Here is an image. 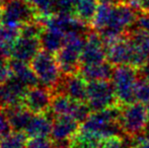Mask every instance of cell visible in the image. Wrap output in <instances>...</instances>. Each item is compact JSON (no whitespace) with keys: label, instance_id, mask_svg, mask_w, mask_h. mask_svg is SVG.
I'll return each instance as SVG.
<instances>
[{"label":"cell","instance_id":"1","mask_svg":"<svg viewBox=\"0 0 149 148\" xmlns=\"http://www.w3.org/2000/svg\"><path fill=\"white\" fill-rule=\"evenodd\" d=\"M121 105H117L97 112H91L81 124V128L100 135L104 138L114 135L124 136L120 126Z\"/></svg>","mask_w":149,"mask_h":148},{"label":"cell","instance_id":"2","mask_svg":"<svg viewBox=\"0 0 149 148\" xmlns=\"http://www.w3.org/2000/svg\"><path fill=\"white\" fill-rule=\"evenodd\" d=\"M149 119V108L139 101L121 105L120 126L124 136L130 139L146 132Z\"/></svg>","mask_w":149,"mask_h":148},{"label":"cell","instance_id":"3","mask_svg":"<svg viewBox=\"0 0 149 148\" xmlns=\"http://www.w3.org/2000/svg\"><path fill=\"white\" fill-rule=\"evenodd\" d=\"M30 64L39 79L40 84L48 87L54 92L63 76L55 54L41 50Z\"/></svg>","mask_w":149,"mask_h":148},{"label":"cell","instance_id":"4","mask_svg":"<svg viewBox=\"0 0 149 148\" xmlns=\"http://www.w3.org/2000/svg\"><path fill=\"white\" fill-rule=\"evenodd\" d=\"M112 83L120 105L136 101L135 86L138 80V69L131 65H118L114 67Z\"/></svg>","mask_w":149,"mask_h":148},{"label":"cell","instance_id":"5","mask_svg":"<svg viewBox=\"0 0 149 148\" xmlns=\"http://www.w3.org/2000/svg\"><path fill=\"white\" fill-rule=\"evenodd\" d=\"M39 18L36 8L26 0H6L2 5L1 24L20 28L24 24Z\"/></svg>","mask_w":149,"mask_h":148},{"label":"cell","instance_id":"6","mask_svg":"<svg viewBox=\"0 0 149 148\" xmlns=\"http://www.w3.org/2000/svg\"><path fill=\"white\" fill-rule=\"evenodd\" d=\"M87 104L91 112H97L120 105L117 101L112 80L89 81L87 85Z\"/></svg>","mask_w":149,"mask_h":148},{"label":"cell","instance_id":"7","mask_svg":"<svg viewBox=\"0 0 149 148\" xmlns=\"http://www.w3.org/2000/svg\"><path fill=\"white\" fill-rule=\"evenodd\" d=\"M30 87L15 76L11 75L0 85V108L24 106V99Z\"/></svg>","mask_w":149,"mask_h":148},{"label":"cell","instance_id":"8","mask_svg":"<svg viewBox=\"0 0 149 148\" xmlns=\"http://www.w3.org/2000/svg\"><path fill=\"white\" fill-rule=\"evenodd\" d=\"M107 61V49L97 31L90 28L81 53V66L95 65Z\"/></svg>","mask_w":149,"mask_h":148},{"label":"cell","instance_id":"9","mask_svg":"<svg viewBox=\"0 0 149 148\" xmlns=\"http://www.w3.org/2000/svg\"><path fill=\"white\" fill-rule=\"evenodd\" d=\"M87 85L88 81L80 73L63 75L54 93H63L74 101L87 103Z\"/></svg>","mask_w":149,"mask_h":148},{"label":"cell","instance_id":"10","mask_svg":"<svg viewBox=\"0 0 149 148\" xmlns=\"http://www.w3.org/2000/svg\"><path fill=\"white\" fill-rule=\"evenodd\" d=\"M54 92L42 84L30 87L24 99V107L33 114H45L51 109Z\"/></svg>","mask_w":149,"mask_h":148},{"label":"cell","instance_id":"11","mask_svg":"<svg viewBox=\"0 0 149 148\" xmlns=\"http://www.w3.org/2000/svg\"><path fill=\"white\" fill-rule=\"evenodd\" d=\"M81 124L71 116H55L50 138L56 145H68L70 138L80 129Z\"/></svg>","mask_w":149,"mask_h":148},{"label":"cell","instance_id":"12","mask_svg":"<svg viewBox=\"0 0 149 148\" xmlns=\"http://www.w3.org/2000/svg\"><path fill=\"white\" fill-rule=\"evenodd\" d=\"M106 49L107 60L112 65H131L133 59V48L126 35L106 45Z\"/></svg>","mask_w":149,"mask_h":148},{"label":"cell","instance_id":"13","mask_svg":"<svg viewBox=\"0 0 149 148\" xmlns=\"http://www.w3.org/2000/svg\"><path fill=\"white\" fill-rule=\"evenodd\" d=\"M41 50L42 46L40 38L24 37L19 35V37L11 46L9 58L31 63V60Z\"/></svg>","mask_w":149,"mask_h":148},{"label":"cell","instance_id":"14","mask_svg":"<svg viewBox=\"0 0 149 148\" xmlns=\"http://www.w3.org/2000/svg\"><path fill=\"white\" fill-rule=\"evenodd\" d=\"M54 115L51 112L35 114L24 133L31 137H50L53 126Z\"/></svg>","mask_w":149,"mask_h":148},{"label":"cell","instance_id":"15","mask_svg":"<svg viewBox=\"0 0 149 148\" xmlns=\"http://www.w3.org/2000/svg\"><path fill=\"white\" fill-rule=\"evenodd\" d=\"M104 138L91 131L84 130L80 127L70 138L68 145L70 148H102Z\"/></svg>","mask_w":149,"mask_h":148},{"label":"cell","instance_id":"16","mask_svg":"<svg viewBox=\"0 0 149 148\" xmlns=\"http://www.w3.org/2000/svg\"><path fill=\"white\" fill-rule=\"evenodd\" d=\"M8 120L12 127V130L17 132H24L28 126L30 125L33 115L31 111H29L24 106L11 107L4 109Z\"/></svg>","mask_w":149,"mask_h":148},{"label":"cell","instance_id":"17","mask_svg":"<svg viewBox=\"0 0 149 148\" xmlns=\"http://www.w3.org/2000/svg\"><path fill=\"white\" fill-rule=\"evenodd\" d=\"M114 67L115 66L107 60L100 64L81 66L79 73L88 82L94 80H111L114 72Z\"/></svg>","mask_w":149,"mask_h":148},{"label":"cell","instance_id":"18","mask_svg":"<svg viewBox=\"0 0 149 148\" xmlns=\"http://www.w3.org/2000/svg\"><path fill=\"white\" fill-rule=\"evenodd\" d=\"M9 65L11 68L12 75L22 81L29 87L40 84L39 79L36 76L30 63L15 59H9Z\"/></svg>","mask_w":149,"mask_h":148},{"label":"cell","instance_id":"19","mask_svg":"<svg viewBox=\"0 0 149 148\" xmlns=\"http://www.w3.org/2000/svg\"><path fill=\"white\" fill-rule=\"evenodd\" d=\"M80 101H74L63 93H54L50 112L55 116L73 117Z\"/></svg>","mask_w":149,"mask_h":148},{"label":"cell","instance_id":"20","mask_svg":"<svg viewBox=\"0 0 149 148\" xmlns=\"http://www.w3.org/2000/svg\"><path fill=\"white\" fill-rule=\"evenodd\" d=\"M97 0H78L74 8L73 15L82 24L91 28L98 8Z\"/></svg>","mask_w":149,"mask_h":148},{"label":"cell","instance_id":"21","mask_svg":"<svg viewBox=\"0 0 149 148\" xmlns=\"http://www.w3.org/2000/svg\"><path fill=\"white\" fill-rule=\"evenodd\" d=\"M42 50L50 52L52 54H57L64 46L65 35L51 28H45L43 34L40 37Z\"/></svg>","mask_w":149,"mask_h":148},{"label":"cell","instance_id":"22","mask_svg":"<svg viewBox=\"0 0 149 148\" xmlns=\"http://www.w3.org/2000/svg\"><path fill=\"white\" fill-rule=\"evenodd\" d=\"M29 136L24 132L12 131L0 140V148H28Z\"/></svg>","mask_w":149,"mask_h":148},{"label":"cell","instance_id":"23","mask_svg":"<svg viewBox=\"0 0 149 148\" xmlns=\"http://www.w3.org/2000/svg\"><path fill=\"white\" fill-rule=\"evenodd\" d=\"M26 1L36 8L39 14V18L54 14L56 0H26Z\"/></svg>","mask_w":149,"mask_h":148},{"label":"cell","instance_id":"24","mask_svg":"<svg viewBox=\"0 0 149 148\" xmlns=\"http://www.w3.org/2000/svg\"><path fill=\"white\" fill-rule=\"evenodd\" d=\"M135 99L149 107V80L138 75V80L135 86Z\"/></svg>","mask_w":149,"mask_h":148},{"label":"cell","instance_id":"25","mask_svg":"<svg viewBox=\"0 0 149 148\" xmlns=\"http://www.w3.org/2000/svg\"><path fill=\"white\" fill-rule=\"evenodd\" d=\"M128 31H141L149 33V12L139 10L135 22Z\"/></svg>","mask_w":149,"mask_h":148},{"label":"cell","instance_id":"26","mask_svg":"<svg viewBox=\"0 0 149 148\" xmlns=\"http://www.w3.org/2000/svg\"><path fill=\"white\" fill-rule=\"evenodd\" d=\"M55 143L50 137H31L28 140V148H53Z\"/></svg>","mask_w":149,"mask_h":148},{"label":"cell","instance_id":"27","mask_svg":"<svg viewBox=\"0 0 149 148\" xmlns=\"http://www.w3.org/2000/svg\"><path fill=\"white\" fill-rule=\"evenodd\" d=\"M12 127L4 109L0 108V140L12 132Z\"/></svg>","mask_w":149,"mask_h":148},{"label":"cell","instance_id":"28","mask_svg":"<svg viewBox=\"0 0 149 148\" xmlns=\"http://www.w3.org/2000/svg\"><path fill=\"white\" fill-rule=\"evenodd\" d=\"M12 75L9 60L7 58L0 57V85L4 83Z\"/></svg>","mask_w":149,"mask_h":148},{"label":"cell","instance_id":"29","mask_svg":"<svg viewBox=\"0 0 149 148\" xmlns=\"http://www.w3.org/2000/svg\"><path fill=\"white\" fill-rule=\"evenodd\" d=\"M102 148H125L123 136H121V135H114V136L104 138Z\"/></svg>","mask_w":149,"mask_h":148},{"label":"cell","instance_id":"30","mask_svg":"<svg viewBox=\"0 0 149 148\" xmlns=\"http://www.w3.org/2000/svg\"><path fill=\"white\" fill-rule=\"evenodd\" d=\"M129 148H149V134L147 132L131 138Z\"/></svg>","mask_w":149,"mask_h":148},{"label":"cell","instance_id":"31","mask_svg":"<svg viewBox=\"0 0 149 148\" xmlns=\"http://www.w3.org/2000/svg\"><path fill=\"white\" fill-rule=\"evenodd\" d=\"M138 75L140 77H143V78H146L149 80V58L141 67L138 68Z\"/></svg>","mask_w":149,"mask_h":148},{"label":"cell","instance_id":"32","mask_svg":"<svg viewBox=\"0 0 149 148\" xmlns=\"http://www.w3.org/2000/svg\"><path fill=\"white\" fill-rule=\"evenodd\" d=\"M137 8L141 11L149 12V0H138Z\"/></svg>","mask_w":149,"mask_h":148},{"label":"cell","instance_id":"33","mask_svg":"<svg viewBox=\"0 0 149 148\" xmlns=\"http://www.w3.org/2000/svg\"><path fill=\"white\" fill-rule=\"evenodd\" d=\"M100 4H109V5H116L123 3V0H97Z\"/></svg>","mask_w":149,"mask_h":148},{"label":"cell","instance_id":"34","mask_svg":"<svg viewBox=\"0 0 149 148\" xmlns=\"http://www.w3.org/2000/svg\"><path fill=\"white\" fill-rule=\"evenodd\" d=\"M1 18H2V6L0 5V24H1Z\"/></svg>","mask_w":149,"mask_h":148},{"label":"cell","instance_id":"35","mask_svg":"<svg viewBox=\"0 0 149 148\" xmlns=\"http://www.w3.org/2000/svg\"><path fill=\"white\" fill-rule=\"evenodd\" d=\"M0 57H1V56H0Z\"/></svg>","mask_w":149,"mask_h":148}]
</instances>
